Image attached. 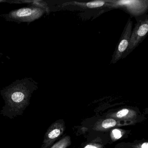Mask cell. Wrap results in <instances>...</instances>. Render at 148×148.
<instances>
[{"mask_svg":"<svg viewBox=\"0 0 148 148\" xmlns=\"http://www.w3.org/2000/svg\"><path fill=\"white\" fill-rule=\"evenodd\" d=\"M37 88V83L31 79L17 80L4 88L1 91V94L5 104L1 114L10 119L22 115Z\"/></svg>","mask_w":148,"mask_h":148,"instance_id":"obj_1","label":"cell"},{"mask_svg":"<svg viewBox=\"0 0 148 148\" xmlns=\"http://www.w3.org/2000/svg\"><path fill=\"white\" fill-rule=\"evenodd\" d=\"M110 11L120 9L137 18L147 14L148 12V0H109Z\"/></svg>","mask_w":148,"mask_h":148,"instance_id":"obj_2","label":"cell"},{"mask_svg":"<svg viewBox=\"0 0 148 148\" xmlns=\"http://www.w3.org/2000/svg\"><path fill=\"white\" fill-rule=\"evenodd\" d=\"M136 20L137 23L132 32L130 45L123 55V59L132 52L148 35V14L144 15Z\"/></svg>","mask_w":148,"mask_h":148,"instance_id":"obj_3","label":"cell"},{"mask_svg":"<svg viewBox=\"0 0 148 148\" xmlns=\"http://www.w3.org/2000/svg\"><path fill=\"white\" fill-rule=\"evenodd\" d=\"M133 22L129 18L112 54L111 64H115L123 58V55L129 47L132 30Z\"/></svg>","mask_w":148,"mask_h":148,"instance_id":"obj_4","label":"cell"},{"mask_svg":"<svg viewBox=\"0 0 148 148\" xmlns=\"http://www.w3.org/2000/svg\"><path fill=\"white\" fill-rule=\"evenodd\" d=\"M45 12V9L40 8H24L11 12L7 15L8 19L17 22L33 21L42 16Z\"/></svg>","mask_w":148,"mask_h":148,"instance_id":"obj_5","label":"cell"},{"mask_svg":"<svg viewBox=\"0 0 148 148\" xmlns=\"http://www.w3.org/2000/svg\"><path fill=\"white\" fill-rule=\"evenodd\" d=\"M65 130V123L64 119H58L52 123L45 133L40 148H51L64 134Z\"/></svg>","mask_w":148,"mask_h":148,"instance_id":"obj_6","label":"cell"},{"mask_svg":"<svg viewBox=\"0 0 148 148\" xmlns=\"http://www.w3.org/2000/svg\"><path fill=\"white\" fill-rule=\"evenodd\" d=\"M136 123L133 121H120L114 119L106 118L97 121L92 129L97 131H106L114 127L132 125Z\"/></svg>","mask_w":148,"mask_h":148,"instance_id":"obj_7","label":"cell"},{"mask_svg":"<svg viewBox=\"0 0 148 148\" xmlns=\"http://www.w3.org/2000/svg\"><path fill=\"white\" fill-rule=\"evenodd\" d=\"M137 112L135 110L129 108H124L115 112L109 113L106 118H112L116 120L137 122Z\"/></svg>","mask_w":148,"mask_h":148,"instance_id":"obj_8","label":"cell"},{"mask_svg":"<svg viewBox=\"0 0 148 148\" xmlns=\"http://www.w3.org/2000/svg\"><path fill=\"white\" fill-rule=\"evenodd\" d=\"M71 145V139L70 136L67 135L54 143L50 148H68Z\"/></svg>","mask_w":148,"mask_h":148,"instance_id":"obj_9","label":"cell"},{"mask_svg":"<svg viewBox=\"0 0 148 148\" xmlns=\"http://www.w3.org/2000/svg\"><path fill=\"white\" fill-rule=\"evenodd\" d=\"M130 145V148H148V140L136 141Z\"/></svg>","mask_w":148,"mask_h":148,"instance_id":"obj_10","label":"cell"},{"mask_svg":"<svg viewBox=\"0 0 148 148\" xmlns=\"http://www.w3.org/2000/svg\"><path fill=\"white\" fill-rule=\"evenodd\" d=\"M121 130H122L117 129L112 130L111 132V137L112 140H117L122 136L123 132Z\"/></svg>","mask_w":148,"mask_h":148,"instance_id":"obj_11","label":"cell"},{"mask_svg":"<svg viewBox=\"0 0 148 148\" xmlns=\"http://www.w3.org/2000/svg\"><path fill=\"white\" fill-rule=\"evenodd\" d=\"M82 148H103V147L102 144L95 141L87 144Z\"/></svg>","mask_w":148,"mask_h":148,"instance_id":"obj_12","label":"cell"},{"mask_svg":"<svg viewBox=\"0 0 148 148\" xmlns=\"http://www.w3.org/2000/svg\"><path fill=\"white\" fill-rule=\"evenodd\" d=\"M143 111L145 114H148V107L144 109Z\"/></svg>","mask_w":148,"mask_h":148,"instance_id":"obj_13","label":"cell"}]
</instances>
